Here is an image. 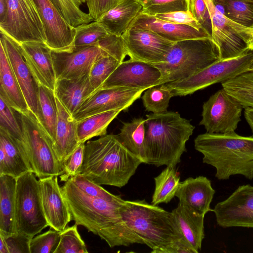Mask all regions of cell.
Returning a JSON list of instances; mask_svg holds the SVG:
<instances>
[{"label":"cell","instance_id":"6da1fadb","mask_svg":"<svg viewBox=\"0 0 253 253\" xmlns=\"http://www.w3.org/2000/svg\"><path fill=\"white\" fill-rule=\"evenodd\" d=\"M72 220L104 240L110 248L143 244L126 224L121 213V201L93 198L68 179L61 187Z\"/></svg>","mask_w":253,"mask_h":253},{"label":"cell","instance_id":"7a4b0ae2","mask_svg":"<svg viewBox=\"0 0 253 253\" xmlns=\"http://www.w3.org/2000/svg\"><path fill=\"white\" fill-rule=\"evenodd\" d=\"M141 163L116 135L106 134L85 144L81 174L97 184L121 188Z\"/></svg>","mask_w":253,"mask_h":253},{"label":"cell","instance_id":"3957f363","mask_svg":"<svg viewBox=\"0 0 253 253\" xmlns=\"http://www.w3.org/2000/svg\"><path fill=\"white\" fill-rule=\"evenodd\" d=\"M195 149L203 155L204 163L215 169L219 180L241 175L253 179V137L235 131L226 133L206 132L194 140Z\"/></svg>","mask_w":253,"mask_h":253},{"label":"cell","instance_id":"277c9868","mask_svg":"<svg viewBox=\"0 0 253 253\" xmlns=\"http://www.w3.org/2000/svg\"><path fill=\"white\" fill-rule=\"evenodd\" d=\"M145 163L156 167H175L186 152V143L195 126L177 112L146 115Z\"/></svg>","mask_w":253,"mask_h":253},{"label":"cell","instance_id":"5b68a950","mask_svg":"<svg viewBox=\"0 0 253 253\" xmlns=\"http://www.w3.org/2000/svg\"><path fill=\"white\" fill-rule=\"evenodd\" d=\"M121 213L127 226L152 253L183 237L172 212L145 200H124Z\"/></svg>","mask_w":253,"mask_h":253},{"label":"cell","instance_id":"8992f818","mask_svg":"<svg viewBox=\"0 0 253 253\" xmlns=\"http://www.w3.org/2000/svg\"><path fill=\"white\" fill-rule=\"evenodd\" d=\"M219 59L218 51L212 38L174 42L164 62L154 65L161 74L158 85L190 77Z\"/></svg>","mask_w":253,"mask_h":253},{"label":"cell","instance_id":"52a82bcc","mask_svg":"<svg viewBox=\"0 0 253 253\" xmlns=\"http://www.w3.org/2000/svg\"><path fill=\"white\" fill-rule=\"evenodd\" d=\"M22 131L20 141L32 172L40 178L60 176L64 165L58 160L52 140L36 115L30 110L16 112Z\"/></svg>","mask_w":253,"mask_h":253},{"label":"cell","instance_id":"ba28073f","mask_svg":"<svg viewBox=\"0 0 253 253\" xmlns=\"http://www.w3.org/2000/svg\"><path fill=\"white\" fill-rule=\"evenodd\" d=\"M127 55L122 36L109 34L94 44L69 51L52 50L56 80L77 78L89 74L94 63L106 56H113L121 62Z\"/></svg>","mask_w":253,"mask_h":253},{"label":"cell","instance_id":"9c48e42d","mask_svg":"<svg viewBox=\"0 0 253 253\" xmlns=\"http://www.w3.org/2000/svg\"><path fill=\"white\" fill-rule=\"evenodd\" d=\"M32 171L16 178L15 227L16 233L33 238L49 226L41 203L39 180Z\"/></svg>","mask_w":253,"mask_h":253},{"label":"cell","instance_id":"30bf717a","mask_svg":"<svg viewBox=\"0 0 253 253\" xmlns=\"http://www.w3.org/2000/svg\"><path fill=\"white\" fill-rule=\"evenodd\" d=\"M253 61V51L247 49L237 56L219 59L190 77L166 84L173 97L186 96L247 72Z\"/></svg>","mask_w":253,"mask_h":253},{"label":"cell","instance_id":"8fae6325","mask_svg":"<svg viewBox=\"0 0 253 253\" xmlns=\"http://www.w3.org/2000/svg\"><path fill=\"white\" fill-rule=\"evenodd\" d=\"M7 8L0 21V31L18 43L37 41L46 43L43 23L34 0H7Z\"/></svg>","mask_w":253,"mask_h":253},{"label":"cell","instance_id":"7c38bea8","mask_svg":"<svg viewBox=\"0 0 253 253\" xmlns=\"http://www.w3.org/2000/svg\"><path fill=\"white\" fill-rule=\"evenodd\" d=\"M242 105L223 88L203 105L202 120L207 132L226 133L235 131L241 121Z\"/></svg>","mask_w":253,"mask_h":253},{"label":"cell","instance_id":"4fadbf2b","mask_svg":"<svg viewBox=\"0 0 253 253\" xmlns=\"http://www.w3.org/2000/svg\"><path fill=\"white\" fill-rule=\"evenodd\" d=\"M122 36L130 59L153 65L163 62L174 43L150 30L134 26Z\"/></svg>","mask_w":253,"mask_h":253},{"label":"cell","instance_id":"5bb4252c","mask_svg":"<svg viewBox=\"0 0 253 253\" xmlns=\"http://www.w3.org/2000/svg\"><path fill=\"white\" fill-rule=\"evenodd\" d=\"M218 226L253 228V186H239L226 199L212 210Z\"/></svg>","mask_w":253,"mask_h":253},{"label":"cell","instance_id":"9a60e30c","mask_svg":"<svg viewBox=\"0 0 253 253\" xmlns=\"http://www.w3.org/2000/svg\"><path fill=\"white\" fill-rule=\"evenodd\" d=\"M144 90L121 87L100 88L88 97L72 116L78 122L111 110L124 111L139 98Z\"/></svg>","mask_w":253,"mask_h":253},{"label":"cell","instance_id":"2e32d148","mask_svg":"<svg viewBox=\"0 0 253 253\" xmlns=\"http://www.w3.org/2000/svg\"><path fill=\"white\" fill-rule=\"evenodd\" d=\"M161 78L160 71L154 65L129 59L120 63L100 88L121 87L146 90L158 85Z\"/></svg>","mask_w":253,"mask_h":253},{"label":"cell","instance_id":"e0dca14e","mask_svg":"<svg viewBox=\"0 0 253 253\" xmlns=\"http://www.w3.org/2000/svg\"><path fill=\"white\" fill-rule=\"evenodd\" d=\"M43 23L46 44L55 51H69L74 48L75 29L59 12L51 0H34Z\"/></svg>","mask_w":253,"mask_h":253},{"label":"cell","instance_id":"ac0fdd59","mask_svg":"<svg viewBox=\"0 0 253 253\" xmlns=\"http://www.w3.org/2000/svg\"><path fill=\"white\" fill-rule=\"evenodd\" d=\"M1 42L14 74L24 95L29 109L37 117L40 84L24 58L19 44L0 31Z\"/></svg>","mask_w":253,"mask_h":253},{"label":"cell","instance_id":"d6986e66","mask_svg":"<svg viewBox=\"0 0 253 253\" xmlns=\"http://www.w3.org/2000/svg\"><path fill=\"white\" fill-rule=\"evenodd\" d=\"M42 210L49 226L63 231L72 220L71 213L64 199L58 176L39 179Z\"/></svg>","mask_w":253,"mask_h":253},{"label":"cell","instance_id":"ffe728a7","mask_svg":"<svg viewBox=\"0 0 253 253\" xmlns=\"http://www.w3.org/2000/svg\"><path fill=\"white\" fill-rule=\"evenodd\" d=\"M212 25V39L216 46L219 59L237 56L248 49L244 41L228 24V18L213 0H204Z\"/></svg>","mask_w":253,"mask_h":253},{"label":"cell","instance_id":"44dd1931","mask_svg":"<svg viewBox=\"0 0 253 253\" xmlns=\"http://www.w3.org/2000/svg\"><path fill=\"white\" fill-rule=\"evenodd\" d=\"M19 44L24 58L39 84L54 90L56 77L52 49L45 43L37 41Z\"/></svg>","mask_w":253,"mask_h":253},{"label":"cell","instance_id":"7402d4cb","mask_svg":"<svg viewBox=\"0 0 253 253\" xmlns=\"http://www.w3.org/2000/svg\"><path fill=\"white\" fill-rule=\"evenodd\" d=\"M215 193L211 181L205 176H199L180 182L175 196L179 203L205 215L212 211L210 206Z\"/></svg>","mask_w":253,"mask_h":253},{"label":"cell","instance_id":"603a6c76","mask_svg":"<svg viewBox=\"0 0 253 253\" xmlns=\"http://www.w3.org/2000/svg\"><path fill=\"white\" fill-rule=\"evenodd\" d=\"M28 171L32 170L20 141L0 126V175L17 178Z\"/></svg>","mask_w":253,"mask_h":253},{"label":"cell","instance_id":"cb8c5ba5","mask_svg":"<svg viewBox=\"0 0 253 253\" xmlns=\"http://www.w3.org/2000/svg\"><path fill=\"white\" fill-rule=\"evenodd\" d=\"M131 26L150 30L173 42L189 39L212 38L204 31L198 30L191 26L162 20L142 13L136 18Z\"/></svg>","mask_w":253,"mask_h":253},{"label":"cell","instance_id":"d4e9b609","mask_svg":"<svg viewBox=\"0 0 253 253\" xmlns=\"http://www.w3.org/2000/svg\"><path fill=\"white\" fill-rule=\"evenodd\" d=\"M58 120L53 147L59 162L64 163L80 144L77 121L56 97Z\"/></svg>","mask_w":253,"mask_h":253},{"label":"cell","instance_id":"484cf974","mask_svg":"<svg viewBox=\"0 0 253 253\" xmlns=\"http://www.w3.org/2000/svg\"><path fill=\"white\" fill-rule=\"evenodd\" d=\"M54 91L57 98L72 115L94 92L89 74L74 78L58 79Z\"/></svg>","mask_w":253,"mask_h":253},{"label":"cell","instance_id":"4316f807","mask_svg":"<svg viewBox=\"0 0 253 253\" xmlns=\"http://www.w3.org/2000/svg\"><path fill=\"white\" fill-rule=\"evenodd\" d=\"M143 4L137 0H122L97 20L109 34L122 36L142 12Z\"/></svg>","mask_w":253,"mask_h":253},{"label":"cell","instance_id":"83f0119b","mask_svg":"<svg viewBox=\"0 0 253 253\" xmlns=\"http://www.w3.org/2000/svg\"><path fill=\"white\" fill-rule=\"evenodd\" d=\"M0 95L16 111L23 113L29 109L24 95L0 42Z\"/></svg>","mask_w":253,"mask_h":253},{"label":"cell","instance_id":"f1b7e54d","mask_svg":"<svg viewBox=\"0 0 253 253\" xmlns=\"http://www.w3.org/2000/svg\"><path fill=\"white\" fill-rule=\"evenodd\" d=\"M171 212L183 237L199 253L205 237V215L200 214L180 203Z\"/></svg>","mask_w":253,"mask_h":253},{"label":"cell","instance_id":"f546056e","mask_svg":"<svg viewBox=\"0 0 253 253\" xmlns=\"http://www.w3.org/2000/svg\"><path fill=\"white\" fill-rule=\"evenodd\" d=\"M16 178L0 175V234L6 236L16 233L15 227V200Z\"/></svg>","mask_w":253,"mask_h":253},{"label":"cell","instance_id":"4dcf8cb0","mask_svg":"<svg viewBox=\"0 0 253 253\" xmlns=\"http://www.w3.org/2000/svg\"><path fill=\"white\" fill-rule=\"evenodd\" d=\"M145 119L134 118L126 122L116 135L121 143L130 152L145 163Z\"/></svg>","mask_w":253,"mask_h":253},{"label":"cell","instance_id":"1f68e13d","mask_svg":"<svg viewBox=\"0 0 253 253\" xmlns=\"http://www.w3.org/2000/svg\"><path fill=\"white\" fill-rule=\"evenodd\" d=\"M37 118L50 137L53 144L58 120L56 97L54 90L41 84Z\"/></svg>","mask_w":253,"mask_h":253},{"label":"cell","instance_id":"d6a6232c","mask_svg":"<svg viewBox=\"0 0 253 253\" xmlns=\"http://www.w3.org/2000/svg\"><path fill=\"white\" fill-rule=\"evenodd\" d=\"M122 111L111 110L84 118L77 122V133L80 143L98 136L107 134V129L111 122Z\"/></svg>","mask_w":253,"mask_h":253},{"label":"cell","instance_id":"836d02e7","mask_svg":"<svg viewBox=\"0 0 253 253\" xmlns=\"http://www.w3.org/2000/svg\"><path fill=\"white\" fill-rule=\"evenodd\" d=\"M155 189L151 204L168 203L175 196L180 183V176L175 167H167L154 178Z\"/></svg>","mask_w":253,"mask_h":253},{"label":"cell","instance_id":"e575fe53","mask_svg":"<svg viewBox=\"0 0 253 253\" xmlns=\"http://www.w3.org/2000/svg\"><path fill=\"white\" fill-rule=\"evenodd\" d=\"M222 88L243 107L253 108V71H248L221 83Z\"/></svg>","mask_w":253,"mask_h":253},{"label":"cell","instance_id":"d590c367","mask_svg":"<svg viewBox=\"0 0 253 253\" xmlns=\"http://www.w3.org/2000/svg\"><path fill=\"white\" fill-rule=\"evenodd\" d=\"M230 20L246 27L253 26V1L247 0H213Z\"/></svg>","mask_w":253,"mask_h":253},{"label":"cell","instance_id":"8d00e7d4","mask_svg":"<svg viewBox=\"0 0 253 253\" xmlns=\"http://www.w3.org/2000/svg\"><path fill=\"white\" fill-rule=\"evenodd\" d=\"M172 97L171 89L166 84H164L146 89L142 96V100L147 111L156 114L168 111L169 102Z\"/></svg>","mask_w":253,"mask_h":253},{"label":"cell","instance_id":"74e56055","mask_svg":"<svg viewBox=\"0 0 253 253\" xmlns=\"http://www.w3.org/2000/svg\"><path fill=\"white\" fill-rule=\"evenodd\" d=\"M51 0L62 16L73 27L94 21L88 13L81 9V6L86 3L85 0Z\"/></svg>","mask_w":253,"mask_h":253},{"label":"cell","instance_id":"f35d334b","mask_svg":"<svg viewBox=\"0 0 253 253\" xmlns=\"http://www.w3.org/2000/svg\"><path fill=\"white\" fill-rule=\"evenodd\" d=\"M75 29L74 48L94 44L109 34L98 21L80 25Z\"/></svg>","mask_w":253,"mask_h":253},{"label":"cell","instance_id":"ab89813d","mask_svg":"<svg viewBox=\"0 0 253 253\" xmlns=\"http://www.w3.org/2000/svg\"><path fill=\"white\" fill-rule=\"evenodd\" d=\"M77 224L66 227L60 232V240L54 253H88L86 245L82 239Z\"/></svg>","mask_w":253,"mask_h":253},{"label":"cell","instance_id":"60d3db41","mask_svg":"<svg viewBox=\"0 0 253 253\" xmlns=\"http://www.w3.org/2000/svg\"><path fill=\"white\" fill-rule=\"evenodd\" d=\"M121 63L113 56H106L94 63L90 70L89 77L94 92L101 87L104 82Z\"/></svg>","mask_w":253,"mask_h":253},{"label":"cell","instance_id":"b9f144b4","mask_svg":"<svg viewBox=\"0 0 253 253\" xmlns=\"http://www.w3.org/2000/svg\"><path fill=\"white\" fill-rule=\"evenodd\" d=\"M143 6L142 13L153 16L158 14L189 11L188 0H148Z\"/></svg>","mask_w":253,"mask_h":253},{"label":"cell","instance_id":"7bdbcfd3","mask_svg":"<svg viewBox=\"0 0 253 253\" xmlns=\"http://www.w3.org/2000/svg\"><path fill=\"white\" fill-rule=\"evenodd\" d=\"M82 192L93 197L106 199L110 201H121L123 199L120 195H114L87 179L81 174L69 179Z\"/></svg>","mask_w":253,"mask_h":253},{"label":"cell","instance_id":"ee69618b","mask_svg":"<svg viewBox=\"0 0 253 253\" xmlns=\"http://www.w3.org/2000/svg\"><path fill=\"white\" fill-rule=\"evenodd\" d=\"M15 111L0 95V126L4 128L16 139L21 141L22 131Z\"/></svg>","mask_w":253,"mask_h":253},{"label":"cell","instance_id":"f6af8a7d","mask_svg":"<svg viewBox=\"0 0 253 253\" xmlns=\"http://www.w3.org/2000/svg\"><path fill=\"white\" fill-rule=\"evenodd\" d=\"M60 232L49 229L34 236L30 243V253H54L60 242Z\"/></svg>","mask_w":253,"mask_h":253},{"label":"cell","instance_id":"bcb514c9","mask_svg":"<svg viewBox=\"0 0 253 253\" xmlns=\"http://www.w3.org/2000/svg\"><path fill=\"white\" fill-rule=\"evenodd\" d=\"M84 143H80L64 163V172L60 181L66 182L81 173L84 152Z\"/></svg>","mask_w":253,"mask_h":253},{"label":"cell","instance_id":"7dc6e473","mask_svg":"<svg viewBox=\"0 0 253 253\" xmlns=\"http://www.w3.org/2000/svg\"><path fill=\"white\" fill-rule=\"evenodd\" d=\"M189 11L203 29L211 38L212 25L209 10L204 0H188Z\"/></svg>","mask_w":253,"mask_h":253},{"label":"cell","instance_id":"c3c4849f","mask_svg":"<svg viewBox=\"0 0 253 253\" xmlns=\"http://www.w3.org/2000/svg\"><path fill=\"white\" fill-rule=\"evenodd\" d=\"M154 16L162 20L191 26L198 30L205 31L190 11H178L158 14Z\"/></svg>","mask_w":253,"mask_h":253},{"label":"cell","instance_id":"681fc988","mask_svg":"<svg viewBox=\"0 0 253 253\" xmlns=\"http://www.w3.org/2000/svg\"><path fill=\"white\" fill-rule=\"evenodd\" d=\"M2 236L6 243L9 253H30V243L33 238L18 233Z\"/></svg>","mask_w":253,"mask_h":253},{"label":"cell","instance_id":"f907efd6","mask_svg":"<svg viewBox=\"0 0 253 253\" xmlns=\"http://www.w3.org/2000/svg\"><path fill=\"white\" fill-rule=\"evenodd\" d=\"M88 13L94 21L97 20L122 0H85Z\"/></svg>","mask_w":253,"mask_h":253},{"label":"cell","instance_id":"816d5d0a","mask_svg":"<svg viewBox=\"0 0 253 253\" xmlns=\"http://www.w3.org/2000/svg\"><path fill=\"white\" fill-rule=\"evenodd\" d=\"M154 253H198L183 237Z\"/></svg>","mask_w":253,"mask_h":253},{"label":"cell","instance_id":"f5cc1de1","mask_svg":"<svg viewBox=\"0 0 253 253\" xmlns=\"http://www.w3.org/2000/svg\"><path fill=\"white\" fill-rule=\"evenodd\" d=\"M234 31L246 43L247 48L253 51V26L246 27L237 24Z\"/></svg>","mask_w":253,"mask_h":253},{"label":"cell","instance_id":"db71d44e","mask_svg":"<svg viewBox=\"0 0 253 253\" xmlns=\"http://www.w3.org/2000/svg\"><path fill=\"white\" fill-rule=\"evenodd\" d=\"M244 109L245 118L253 133V108L247 107Z\"/></svg>","mask_w":253,"mask_h":253},{"label":"cell","instance_id":"11a10c76","mask_svg":"<svg viewBox=\"0 0 253 253\" xmlns=\"http://www.w3.org/2000/svg\"><path fill=\"white\" fill-rule=\"evenodd\" d=\"M7 0H0V21L3 19L7 11Z\"/></svg>","mask_w":253,"mask_h":253},{"label":"cell","instance_id":"9f6ffc18","mask_svg":"<svg viewBox=\"0 0 253 253\" xmlns=\"http://www.w3.org/2000/svg\"><path fill=\"white\" fill-rule=\"evenodd\" d=\"M0 253H9L4 237L0 234Z\"/></svg>","mask_w":253,"mask_h":253},{"label":"cell","instance_id":"6f0895ef","mask_svg":"<svg viewBox=\"0 0 253 253\" xmlns=\"http://www.w3.org/2000/svg\"><path fill=\"white\" fill-rule=\"evenodd\" d=\"M248 71H253V61L248 67L247 72Z\"/></svg>","mask_w":253,"mask_h":253},{"label":"cell","instance_id":"680465c9","mask_svg":"<svg viewBox=\"0 0 253 253\" xmlns=\"http://www.w3.org/2000/svg\"><path fill=\"white\" fill-rule=\"evenodd\" d=\"M137 1L141 2L142 4H143L145 2H146L148 0H137Z\"/></svg>","mask_w":253,"mask_h":253},{"label":"cell","instance_id":"91938a15","mask_svg":"<svg viewBox=\"0 0 253 253\" xmlns=\"http://www.w3.org/2000/svg\"><path fill=\"white\" fill-rule=\"evenodd\" d=\"M252 0V1H253V0Z\"/></svg>","mask_w":253,"mask_h":253}]
</instances>
